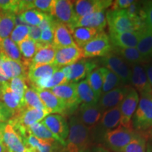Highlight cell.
<instances>
[{"mask_svg":"<svg viewBox=\"0 0 152 152\" xmlns=\"http://www.w3.org/2000/svg\"><path fill=\"white\" fill-rule=\"evenodd\" d=\"M69 131L66 140L64 152H90L92 136L88 128L83 125L76 115L71 118Z\"/></svg>","mask_w":152,"mask_h":152,"instance_id":"cell-1","label":"cell"},{"mask_svg":"<svg viewBox=\"0 0 152 152\" xmlns=\"http://www.w3.org/2000/svg\"><path fill=\"white\" fill-rule=\"evenodd\" d=\"M49 113L46 109L23 108L9 120V123L14 128L19 135H22L28 128L36 123L41 122Z\"/></svg>","mask_w":152,"mask_h":152,"instance_id":"cell-2","label":"cell"},{"mask_svg":"<svg viewBox=\"0 0 152 152\" xmlns=\"http://www.w3.org/2000/svg\"><path fill=\"white\" fill-rule=\"evenodd\" d=\"M106 18L110 34L137 31L145 26L144 22L136 21L129 18L125 10L108 11Z\"/></svg>","mask_w":152,"mask_h":152,"instance_id":"cell-3","label":"cell"},{"mask_svg":"<svg viewBox=\"0 0 152 152\" xmlns=\"http://www.w3.org/2000/svg\"><path fill=\"white\" fill-rule=\"evenodd\" d=\"M140 132L134 130H130L119 125L113 130L108 131L102 138L104 147L110 151L121 152L132 140L137 137Z\"/></svg>","mask_w":152,"mask_h":152,"instance_id":"cell-4","label":"cell"},{"mask_svg":"<svg viewBox=\"0 0 152 152\" xmlns=\"http://www.w3.org/2000/svg\"><path fill=\"white\" fill-rule=\"evenodd\" d=\"M132 128L137 132H145L152 129V97L140 96L132 118Z\"/></svg>","mask_w":152,"mask_h":152,"instance_id":"cell-5","label":"cell"},{"mask_svg":"<svg viewBox=\"0 0 152 152\" xmlns=\"http://www.w3.org/2000/svg\"><path fill=\"white\" fill-rule=\"evenodd\" d=\"M100 61L103 65V67H105L115 74L123 85H129L130 84L132 73L130 64L123 59L122 57L111 52L106 56L102 57Z\"/></svg>","mask_w":152,"mask_h":152,"instance_id":"cell-6","label":"cell"},{"mask_svg":"<svg viewBox=\"0 0 152 152\" xmlns=\"http://www.w3.org/2000/svg\"><path fill=\"white\" fill-rule=\"evenodd\" d=\"M113 50L109 35L103 31L81 48L83 58L104 57Z\"/></svg>","mask_w":152,"mask_h":152,"instance_id":"cell-7","label":"cell"},{"mask_svg":"<svg viewBox=\"0 0 152 152\" xmlns=\"http://www.w3.org/2000/svg\"><path fill=\"white\" fill-rule=\"evenodd\" d=\"M97 61L89 58H82L71 66L62 68L68 83L80 82L85 78L93 70L97 68Z\"/></svg>","mask_w":152,"mask_h":152,"instance_id":"cell-8","label":"cell"},{"mask_svg":"<svg viewBox=\"0 0 152 152\" xmlns=\"http://www.w3.org/2000/svg\"><path fill=\"white\" fill-rule=\"evenodd\" d=\"M49 15L57 22L66 25L71 29L75 22L74 1L69 0H54Z\"/></svg>","mask_w":152,"mask_h":152,"instance_id":"cell-9","label":"cell"},{"mask_svg":"<svg viewBox=\"0 0 152 152\" xmlns=\"http://www.w3.org/2000/svg\"><path fill=\"white\" fill-rule=\"evenodd\" d=\"M139 100L140 97L138 92L131 87L124 99L119 105L121 114V126L130 130H134L132 128V118L137 107Z\"/></svg>","mask_w":152,"mask_h":152,"instance_id":"cell-10","label":"cell"},{"mask_svg":"<svg viewBox=\"0 0 152 152\" xmlns=\"http://www.w3.org/2000/svg\"><path fill=\"white\" fill-rule=\"evenodd\" d=\"M65 104L68 113L75 111L80 106L77 94V83H66L49 90Z\"/></svg>","mask_w":152,"mask_h":152,"instance_id":"cell-11","label":"cell"},{"mask_svg":"<svg viewBox=\"0 0 152 152\" xmlns=\"http://www.w3.org/2000/svg\"><path fill=\"white\" fill-rule=\"evenodd\" d=\"M57 138L60 144L65 147L66 140L68 137L69 127L64 115L61 114H49L41 121Z\"/></svg>","mask_w":152,"mask_h":152,"instance_id":"cell-12","label":"cell"},{"mask_svg":"<svg viewBox=\"0 0 152 152\" xmlns=\"http://www.w3.org/2000/svg\"><path fill=\"white\" fill-rule=\"evenodd\" d=\"M131 73L130 84L140 96L152 97V87L148 80L144 65L142 64H130Z\"/></svg>","mask_w":152,"mask_h":152,"instance_id":"cell-13","label":"cell"},{"mask_svg":"<svg viewBox=\"0 0 152 152\" xmlns=\"http://www.w3.org/2000/svg\"><path fill=\"white\" fill-rule=\"evenodd\" d=\"M104 111L98 104L80 105L76 116L92 133L97 126Z\"/></svg>","mask_w":152,"mask_h":152,"instance_id":"cell-14","label":"cell"},{"mask_svg":"<svg viewBox=\"0 0 152 152\" xmlns=\"http://www.w3.org/2000/svg\"><path fill=\"white\" fill-rule=\"evenodd\" d=\"M121 114L119 106L104 111L97 126L94 130V134L97 137L102 139L106 132L119 126L121 124Z\"/></svg>","mask_w":152,"mask_h":152,"instance_id":"cell-15","label":"cell"},{"mask_svg":"<svg viewBox=\"0 0 152 152\" xmlns=\"http://www.w3.org/2000/svg\"><path fill=\"white\" fill-rule=\"evenodd\" d=\"M112 3L113 1L111 0H77L74 1L75 22L86 15L97 11H105L111 7Z\"/></svg>","mask_w":152,"mask_h":152,"instance_id":"cell-16","label":"cell"},{"mask_svg":"<svg viewBox=\"0 0 152 152\" xmlns=\"http://www.w3.org/2000/svg\"><path fill=\"white\" fill-rule=\"evenodd\" d=\"M83 58L81 49L76 45L56 49L54 64L59 69L71 66Z\"/></svg>","mask_w":152,"mask_h":152,"instance_id":"cell-17","label":"cell"},{"mask_svg":"<svg viewBox=\"0 0 152 152\" xmlns=\"http://www.w3.org/2000/svg\"><path fill=\"white\" fill-rule=\"evenodd\" d=\"M130 87V85H124L102 94L99 99L98 105L103 111L116 107L124 99Z\"/></svg>","mask_w":152,"mask_h":152,"instance_id":"cell-18","label":"cell"},{"mask_svg":"<svg viewBox=\"0 0 152 152\" xmlns=\"http://www.w3.org/2000/svg\"><path fill=\"white\" fill-rule=\"evenodd\" d=\"M49 114H65L68 113L65 104L49 90H41L33 87Z\"/></svg>","mask_w":152,"mask_h":152,"instance_id":"cell-19","label":"cell"},{"mask_svg":"<svg viewBox=\"0 0 152 152\" xmlns=\"http://www.w3.org/2000/svg\"><path fill=\"white\" fill-rule=\"evenodd\" d=\"M142 30L121 33H111L109 38L113 47L136 48L142 35Z\"/></svg>","mask_w":152,"mask_h":152,"instance_id":"cell-20","label":"cell"},{"mask_svg":"<svg viewBox=\"0 0 152 152\" xmlns=\"http://www.w3.org/2000/svg\"><path fill=\"white\" fill-rule=\"evenodd\" d=\"M1 68L4 75L9 80L15 77H23L28 79L29 66L23 62L11 60L3 56Z\"/></svg>","mask_w":152,"mask_h":152,"instance_id":"cell-21","label":"cell"},{"mask_svg":"<svg viewBox=\"0 0 152 152\" xmlns=\"http://www.w3.org/2000/svg\"><path fill=\"white\" fill-rule=\"evenodd\" d=\"M53 28H54L53 45L56 47V49H60L75 45L72 36L71 30L68 26L54 20Z\"/></svg>","mask_w":152,"mask_h":152,"instance_id":"cell-22","label":"cell"},{"mask_svg":"<svg viewBox=\"0 0 152 152\" xmlns=\"http://www.w3.org/2000/svg\"><path fill=\"white\" fill-rule=\"evenodd\" d=\"M3 139L7 152H26L27 150L21 137L9 123L4 129Z\"/></svg>","mask_w":152,"mask_h":152,"instance_id":"cell-23","label":"cell"},{"mask_svg":"<svg viewBox=\"0 0 152 152\" xmlns=\"http://www.w3.org/2000/svg\"><path fill=\"white\" fill-rule=\"evenodd\" d=\"M106 25L107 22L105 11H97L79 18L75 23L71 29L77 27H85L104 30Z\"/></svg>","mask_w":152,"mask_h":152,"instance_id":"cell-24","label":"cell"},{"mask_svg":"<svg viewBox=\"0 0 152 152\" xmlns=\"http://www.w3.org/2000/svg\"><path fill=\"white\" fill-rule=\"evenodd\" d=\"M0 99L13 112L14 115L25 108L23 102L11 90L9 81L1 85Z\"/></svg>","mask_w":152,"mask_h":152,"instance_id":"cell-25","label":"cell"},{"mask_svg":"<svg viewBox=\"0 0 152 152\" xmlns=\"http://www.w3.org/2000/svg\"><path fill=\"white\" fill-rule=\"evenodd\" d=\"M58 70L59 68L54 64L30 66L28 72V80L33 85L39 80L48 77Z\"/></svg>","mask_w":152,"mask_h":152,"instance_id":"cell-26","label":"cell"},{"mask_svg":"<svg viewBox=\"0 0 152 152\" xmlns=\"http://www.w3.org/2000/svg\"><path fill=\"white\" fill-rule=\"evenodd\" d=\"M71 30L75 45L80 49L87 42L96 37L99 34L104 31L96 28L85 27L75 28Z\"/></svg>","mask_w":152,"mask_h":152,"instance_id":"cell-27","label":"cell"},{"mask_svg":"<svg viewBox=\"0 0 152 152\" xmlns=\"http://www.w3.org/2000/svg\"><path fill=\"white\" fill-rule=\"evenodd\" d=\"M56 49L53 45H42L38 49L30 66L54 64Z\"/></svg>","mask_w":152,"mask_h":152,"instance_id":"cell-28","label":"cell"},{"mask_svg":"<svg viewBox=\"0 0 152 152\" xmlns=\"http://www.w3.org/2000/svg\"><path fill=\"white\" fill-rule=\"evenodd\" d=\"M77 94L80 105L96 104H98L99 99L89 85L87 80H83L77 83Z\"/></svg>","mask_w":152,"mask_h":152,"instance_id":"cell-29","label":"cell"},{"mask_svg":"<svg viewBox=\"0 0 152 152\" xmlns=\"http://www.w3.org/2000/svg\"><path fill=\"white\" fill-rule=\"evenodd\" d=\"M112 52L122 57L123 59L130 64L145 65L150 62V61L142 56L136 48H118L113 47Z\"/></svg>","mask_w":152,"mask_h":152,"instance_id":"cell-30","label":"cell"},{"mask_svg":"<svg viewBox=\"0 0 152 152\" xmlns=\"http://www.w3.org/2000/svg\"><path fill=\"white\" fill-rule=\"evenodd\" d=\"M66 83L68 82L65 74L61 68L58 71L55 72L52 75L39 80L33 85V87L41 89V90H51L58 85L65 84Z\"/></svg>","mask_w":152,"mask_h":152,"instance_id":"cell-31","label":"cell"},{"mask_svg":"<svg viewBox=\"0 0 152 152\" xmlns=\"http://www.w3.org/2000/svg\"><path fill=\"white\" fill-rule=\"evenodd\" d=\"M17 45L23 58L24 63L27 66H30L32 59L37 52L38 49L42 46V44L28 37L23 41L20 42Z\"/></svg>","mask_w":152,"mask_h":152,"instance_id":"cell-32","label":"cell"},{"mask_svg":"<svg viewBox=\"0 0 152 152\" xmlns=\"http://www.w3.org/2000/svg\"><path fill=\"white\" fill-rule=\"evenodd\" d=\"M136 49L146 59H152V32L144 26L142 30V35Z\"/></svg>","mask_w":152,"mask_h":152,"instance_id":"cell-33","label":"cell"},{"mask_svg":"<svg viewBox=\"0 0 152 152\" xmlns=\"http://www.w3.org/2000/svg\"><path fill=\"white\" fill-rule=\"evenodd\" d=\"M16 14L11 11L0 10V42L9 37L15 27Z\"/></svg>","mask_w":152,"mask_h":152,"instance_id":"cell-34","label":"cell"},{"mask_svg":"<svg viewBox=\"0 0 152 152\" xmlns=\"http://www.w3.org/2000/svg\"><path fill=\"white\" fill-rule=\"evenodd\" d=\"M0 53L11 60L24 63L18 45L11 40L10 37L4 39L0 42Z\"/></svg>","mask_w":152,"mask_h":152,"instance_id":"cell-35","label":"cell"},{"mask_svg":"<svg viewBox=\"0 0 152 152\" xmlns=\"http://www.w3.org/2000/svg\"><path fill=\"white\" fill-rule=\"evenodd\" d=\"M28 131L39 140L55 142H57L60 144L59 140L57 137L49 130L42 122L36 123L28 128Z\"/></svg>","mask_w":152,"mask_h":152,"instance_id":"cell-36","label":"cell"},{"mask_svg":"<svg viewBox=\"0 0 152 152\" xmlns=\"http://www.w3.org/2000/svg\"><path fill=\"white\" fill-rule=\"evenodd\" d=\"M87 81L92 90L98 98L102 95V86L104 83V76L102 67H97L87 75Z\"/></svg>","mask_w":152,"mask_h":152,"instance_id":"cell-37","label":"cell"},{"mask_svg":"<svg viewBox=\"0 0 152 152\" xmlns=\"http://www.w3.org/2000/svg\"><path fill=\"white\" fill-rule=\"evenodd\" d=\"M104 76V83L102 86V94L106 93L114 89L124 86L118 77L105 67H102Z\"/></svg>","mask_w":152,"mask_h":152,"instance_id":"cell-38","label":"cell"},{"mask_svg":"<svg viewBox=\"0 0 152 152\" xmlns=\"http://www.w3.org/2000/svg\"><path fill=\"white\" fill-rule=\"evenodd\" d=\"M23 102L24 106L26 108L46 109L45 105L39 98L37 91L33 87H28L24 94Z\"/></svg>","mask_w":152,"mask_h":152,"instance_id":"cell-39","label":"cell"},{"mask_svg":"<svg viewBox=\"0 0 152 152\" xmlns=\"http://www.w3.org/2000/svg\"><path fill=\"white\" fill-rule=\"evenodd\" d=\"M47 14L37 9H30L20 14L23 20L30 26H38L45 18Z\"/></svg>","mask_w":152,"mask_h":152,"instance_id":"cell-40","label":"cell"},{"mask_svg":"<svg viewBox=\"0 0 152 152\" xmlns=\"http://www.w3.org/2000/svg\"><path fill=\"white\" fill-rule=\"evenodd\" d=\"M121 152H146L145 133L140 132L139 135L123 148Z\"/></svg>","mask_w":152,"mask_h":152,"instance_id":"cell-41","label":"cell"},{"mask_svg":"<svg viewBox=\"0 0 152 152\" xmlns=\"http://www.w3.org/2000/svg\"><path fill=\"white\" fill-rule=\"evenodd\" d=\"M28 79L23 77H15L9 80V85L11 90L23 101V96L26 90L28 89Z\"/></svg>","mask_w":152,"mask_h":152,"instance_id":"cell-42","label":"cell"},{"mask_svg":"<svg viewBox=\"0 0 152 152\" xmlns=\"http://www.w3.org/2000/svg\"><path fill=\"white\" fill-rule=\"evenodd\" d=\"M29 30L30 26H15L9 37L14 43L18 45L20 42L29 37Z\"/></svg>","mask_w":152,"mask_h":152,"instance_id":"cell-43","label":"cell"},{"mask_svg":"<svg viewBox=\"0 0 152 152\" xmlns=\"http://www.w3.org/2000/svg\"><path fill=\"white\" fill-rule=\"evenodd\" d=\"M142 5L144 23L148 29L152 32V1H145Z\"/></svg>","mask_w":152,"mask_h":152,"instance_id":"cell-44","label":"cell"},{"mask_svg":"<svg viewBox=\"0 0 152 152\" xmlns=\"http://www.w3.org/2000/svg\"><path fill=\"white\" fill-rule=\"evenodd\" d=\"M19 1L18 0H0V10L18 14Z\"/></svg>","mask_w":152,"mask_h":152,"instance_id":"cell-45","label":"cell"},{"mask_svg":"<svg viewBox=\"0 0 152 152\" xmlns=\"http://www.w3.org/2000/svg\"><path fill=\"white\" fill-rule=\"evenodd\" d=\"M58 142L45 141L40 140L39 144L34 151L35 152H56V144ZM33 151V150H32Z\"/></svg>","mask_w":152,"mask_h":152,"instance_id":"cell-46","label":"cell"},{"mask_svg":"<svg viewBox=\"0 0 152 152\" xmlns=\"http://www.w3.org/2000/svg\"><path fill=\"white\" fill-rule=\"evenodd\" d=\"M54 39V28L53 27L42 30L39 43L42 45H53Z\"/></svg>","mask_w":152,"mask_h":152,"instance_id":"cell-47","label":"cell"},{"mask_svg":"<svg viewBox=\"0 0 152 152\" xmlns=\"http://www.w3.org/2000/svg\"><path fill=\"white\" fill-rule=\"evenodd\" d=\"M13 115V112L2 102H0V123H8Z\"/></svg>","mask_w":152,"mask_h":152,"instance_id":"cell-48","label":"cell"},{"mask_svg":"<svg viewBox=\"0 0 152 152\" xmlns=\"http://www.w3.org/2000/svg\"><path fill=\"white\" fill-rule=\"evenodd\" d=\"M133 2H134V1H132V0H116V1H113L110 10H125L128 7H130Z\"/></svg>","mask_w":152,"mask_h":152,"instance_id":"cell-49","label":"cell"},{"mask_svg":"<svg viewBox=\"0 0 152 152\" xmlns=\"http://www.w3.org/2000/svg\"><path fill=\"white\" fill-rule=\"evenodd\" d=\"M42 30L39 26H30L29 30V38L32 39L33 40L39 42L40 39Z\"/></svg>","mask_w":152,"mask_h":152,"instance_id":"cell-50","label":"cell"},{"mask_svg":"<svg viewBox=\"0 0 152 152\" xmlns=\"http://www.w3.org/2000/svg\"><path fill=\"white\" fill-rule=\"evenodd\" d=\"M6 124H7V123H0V152H7L3 139V132Z\"/></svg>","mask_w":152,"mask_h":152,"instance_id":"cell-51","label":"cell"},{"mask_svg":"<svg viewBox=\"0 0 152 152\" xmlns=\"http://www.w3.org/2000/svg\"><path fill=\"white\" fill-rule=\"evenodd\" d=\"M2 59H3V55L0 53V84L1 85L4 84V83L9 81V80L6 77L2 71V68H1Z\"/></svg>","mask_w":152,"mask_h":152,"instance_id":"cell-52","label":"cell"},{"mask_svg":"<svg viewBox=\"0 0 152 152\" xmlns=\"http://www.w3.org/2000/svg\"><path fill=\"white\" fill-rule=\"evenodd\" d=\"M146 73L149 80V82L152 87V64H147L144 65Z\"/></svg>","mask_w":152,"mask_h":152,"instance_id":"cell-53","label":"cell"},{"mask_svg":"<svg viewBox=\"0 0 152 152\" xmlns=\"http://www.w3.org/2000/svg\"><path fill=\"white\" fill-rule=\"evenodd\" d=\"M90 152H111L109 149H106L104 146L98 145L93 148Z\"/></svg>","mask_w":152,"mask_h":152,"instance_id":"cell-54","label":"cell"},{"mask_svg":"<svg viewBox=\"0 0 152 152\" xmlns=\"http://www.w3.org/2000/svg\"><path fill=\"white\" fill-rule=\"evenodd\" d=\"M26 152H35V151H32V150H30V149H27V150H26Z\"/></svg>","mask_w":152,"mask_h":152,"instance_id":"cell-55","label":"cell"},{"mask_svg":"<svg viewBox=\"0 0 152 152\" xmlns=\"http://www.w3.org/2000/svg\"><path fill=\"white\" fill-rule=\"evenodd\" d=\"M149 133H150V134H151V135H152V129H151V130H150V131H149Z\"/></svg>","mask_w":152,"mask_h":152,"instance_id":"cell-56","label":"cell"},{"mask_svg":"<svg viewBox=\"0 0 152 152\" xmlns=\"http://www.w3.org/2000/svg\"><path fill=\"white\" fill-rule=\"evenodd\" d=\"M1 85L0 84V92H1Z\"/></svg>","mask_w":152,"mask_h":152,"instance_id":"cell-57","label":"cell"}]
</instances>
